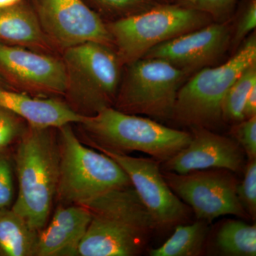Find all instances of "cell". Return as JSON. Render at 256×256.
I'll return each instance as SVG.
<instances>
[{"label": "cell", "instance_id": "obj_1", "mask_svg": "<svg viewBox=\"0 0 256 256\" xmlns=\"http://www.w3.org/2000/svg\"><path fill=\"white\" fill-rule=\"evenodd\" d=\"M90 214L79 256L140 255L156 224L132 185L111 190L84 204Z\"/></svg>", "mask_w": 256, "mask_h": 256}, {"label": "cell", "instance_id": "obj_2", "mask_svg": "<svg viewBox=\"0 0 256 256\" xmlns=\"http://www.w3.org/2000/svg\"><path fill=\"white\" fill-rule=\"evenodd\" d=\"M56 130L28 124L14 156L18 192L11 208L38 232L46 226L58 186L60 148Z\"/></svg>", "mask_w": 256, "mask_h": 256}, {"label": "cell", "instance_id": "obj_3", "mask_svg": "<svg viewBox=\"0 0 256 256\" xmlns=\"http://www.w3.org/2000/svg\"><path fill=\"white\" fill-rule=\"evenodd\" d=\"M86 144L98 151L127 154L140 152L160 162L169 160L188 146L192 134L166 127L156 120L104 108L85 116L78 124Z\"/></svg>", "mask_w": 256, "mask_h": 256}, {"label": "cell", "instance_id": "obj_4", "mask_svg": "<svg viewBox=\"0 0 256 256\" xmlns=\"http://www.w3.org/2000/svg\"><path fill=\"white\" fill-rule=\"evenodd\" d=\"M57 137L60 176L56 198L60 205H84L106 192L132 185L112 158L82 144L70 124L57 128Z\"/></svg>", "mask_w": 256, "mask_h": 256}, {"label": "cell", "instance_id": "obj_5", "mask_svg": "<svg viewBox=\"0 0 256 256\" xmlns=\"http://www.w3.org/2000/svg\"><path fill=\"white\" fill-rule=\"evenodd\" d=\"M66 74L65 102L82 116L114 106L121 80V64L110 46L88 42L63 52Z\"/></svg>", "mask_w": 256, "mask_h": 256}, {"label": "cell", "instance_id": "obj_6", "mask_svg": "<svg viewBox=\"0 0 256 256\" xmlns=\"http://www.w3.org/2000/svg\"><path fill=\"white\" fill-rule=\"evenodd\" d=\"M256 64V34L242 42L225 63L206 67L184 82L176 96L172 119L188 127L213 130L222 120V106L232 84L249 66Z\"/></svg>", "mask_w": 256, "mask_h": 256}, {"label": "cell", "instance_id": "obj_7", "mask_svg": "<svg viewBox=\"0 0 256 256\" xmlns=\"http://www.w3.org/2000/svg\"><path fill=\"white\" fill-rule=\"evenodd\" d=\"M206 13L178 5H161L107 25L122 65L142 58L152 48L212 23Z\"/></svg>", "mask_w": 256, "mask_h": 256}, {"label": "cell", "instance_id": "obj_8", "mask_svg": "<svg viewBox=\"0 0 256 256\" xmlns=\"http://www.w3.org/2000/svg\"><path fill=\"white\" fill-rule=\"evenodd\" d=\"M126 66L112 107L153 120L172 119L178 90L190 74L159 58L143 57Z\"/></svg>", "mask_w": 256, "mask_h": 256}, {"label": "cell", "instance_id": "obj_9", "mask_svg": "<svg viewBox=\"0 0 256 256\" xmlns=\"http://www.w3.org/2000/svg\"><path fill=\"white\" fill-rule=\"evenodd\" d=\"M162 172L168 186L192 208L197 220L210 223L226 215L248 218L239 201L238 183L232 172L212 169L186 174Z\"/></svg>", "mask_w": 256, "mask_h": 256}, {"label": "cell", "instance_id": "obj_10", "mask_svg": "<svg viewBox=\"0 0 256 256\" xmlns=\"http://www.w3.org/2000/svg\"><path fill=\"white\" fill-rule=\"evenodd\" d=\"M42 30L58 50L92 42L112 47L107 25L84 0H28Z\"/></svg>", "mask_w": 256, "mask_h": 256}, {"label": "cell", "instance_id": "obj_11", "mask_svg": "<svg viewBox=\"0 0 256 256\" xmlns=\"http://www.w3.org/2000/svg\"><path fill=\"white\" fill-rule=\"evenodd\" d=\"M120 166L130 180L156 229H168L188 222L191 210L168 186L160 161L152 158H134L127 154L100 150Z\"/></svg>", "mask_w": 256, "mask_h": 256}, {"label": "cell", "instance_id": "obj_12", "mask_svg": "<svg viewBox=\"0 0 256 256\" xmlns=\"http://www.w3.org/2000/svg\"><path fill=\"white\" fill-rule=\"evenodd\" d=\"M0 76L18 92L32 95L64 96L66 88L62 58L2 42Z\"/></svg>", "mask_w": 256, "mask_h": 256}, {"label": "cell", "instance_id": "obj_13", "mask_svg": "<svg viewBox=\"0 0 256 256\" xmlns=\"http://www.w3.org/2000/svg\"><path fill=\"white\" fill-rule=\"evenodd\" d=\"M232 36L228 23H210L154 47L144 57L164 60L190 74L218 62L230 46Z\"/></svg>", "mask_w": 256, "mask_h": 256}, {"label": "cell", "instance_id": "obj_14", "mask_svg": "<svg viewBox=\"0 0 256 256\" xmlns=\"http://www.w3.org/2000/svg\"><path fill=\"white\" fill-rule=\"evenodd\" d=\"M191 129L188 146L163 162L162 171L186 174L198 170L224 169L236 173L244 168L245 153L236 141L207 128Z\"/></svg>", "mask_w": 256, "mask_h": 256}, {"label": "cell", "instance_id": "obj_15", "mask_svg": "<svg viewBox=\"0 0 256 256\" xmlns=\"http://www.w3.org/2000/svg\"><path fill=\"white\" fill-rule=\"evenodd\" d=\"M90 222L84 205H60L48 226L38 232L34 256H75Z\"/></svg>", "mask_w": 256, "mask_h": 256}, {"label": "cell", "instance_id": "obj_16", "mask_svg": "<svg viewBox=\"0 0 256 256\" xmlns=\"http://www.w3.org/2000/svg\"><path fill=\"white\" fill-rule=\"evenodd\" d=\"M0 108L12 112L30 126L58 128L67 124H80V116L64 101L32 97L22 92L6 90L0 86Z\"/></svg>", "mask_w": 256, "mask_h": 256}, {"label": "cell", "instance_id": "obj_17", "mask_svg": "<svg viewBox=\"0 0 256 256\" xmlns=\"http://www.w3.org/2000/svg\"><path fill=\"white\" fill-rule=\"evenodd\" d=\"M0 42L48 54L58 50L42 30L28 0L0 9Z\"/></svg>", "mask_w": 256, "mask_h": 256}, {"label": "cell", "instance_id": "obj_18", "mask_svg": "<svg viewBox=\"0 0 256 256\" xmlns=\"http://www.w3.org/2000/svg\"><path fill=\"white\" fill-rule=\"evenodd\" d=\"M38 235L11 208L0 210V256H34Z\"/></svg>", "mask_w": 256, "mask_h": 256}, {"label": "cell", "instance_id": "obj_19", "mask_svg": "<svg viewBox=\"0 0 256 256\" xmlns=\"http://www.w3.org/2000/svg\"><path fill=\"white\" fill-rule=\"evenodd\" d=\"M174 232L161 246L150 250L151 256H196L202 254L207 236L208 223L198 220L178 224Z\"/></svg>", "mask_w": 256, "mask_h": 256}, {"label": "cell", "instance_id": "obj_20", "mask_svg": "<svg viewBox=\"0 0 256 256\" xmlns=\"http://www.w3.org/2000/svg\"><path fill=\"white\" fill-rule=\"evenodd\" d=\"M216 246L228 256H256V226L238 220L224 222L216 236Z\"/></svg>", "mask_w": 256, "mask_h": 256}, {"label": "cell", "instance_id": "obj_21", "mask_svg": "<svg viewBox=\"0 0 256 256\" xmlns=\"http://www.w3.org/2000/svg\"><path fill=\"white\" fill-rule=\"evenodd\" d=\"M256 86V64L246 69L224 96L222 106L223 122L236 124L244 120V108L250 90Z\"/></svg>", "mask_w": 256, "mask_h": 256}, {"label": "cell", "instance_id": "obj_22", "mask_svg": "<svg viewBox=\"0 0 256 256\" xmlns=\"http://www.w3.org/2000/svg\"><path fill=\"white\" fill-rule=\"evenodd\" d=\"M244 169V180L237 186V194L248 217L256 218V160H248Z\"/></svg>", "mask_w": 256, "mask_h": 256}, {"label": "cell", "instance_id": "obj_23", "mask_svg": "<svg viewBox=\"0 0 256 256\" xmlns=\"http://www.w3.org/2000/svg\"><path fill=\"white\" fill-rule=\"evenodd\" d=\"M22 120L16 114L0 108V152L6 151L15 140L21 137L26 128Z\"/></svg>", "mask_w": 256, "mask_h": 256}, {"label": "cell", "instance_id": "obj_24", "mask_svg": "<svg viewBox=\"0 0 256 256\" xmlns=\"http://www.w3.org/2000/svg\"><path fill=\"white\" fill-rule=\"evenodd\" d=\"M232 132L248 160H256V116L234 124Z\"/></svg>", "mask_w": 256, "mask_h": 256}, {"label": "cell", "instance_id": "obj_25", "mask_svg": "<svg viewBox=\"0 0 256 256\" xmlns=\"http://www.w3.org/2000/svg\"><path fill=\"white\" fill-rule=\"evenodd\" d=\"M14 192L11 161L6 151L0 152V210L11 208Z\"/></svg>", "mask_w": 256, "mask_h": 256}, {"label": "cell", "instance_id": "obj_26", "mask_svg": "<svg viewBox=\"0 0 256 256\" xmlns=\"http://www.w3.org/2000/svg\"><path fill=\"white\" fill-rule=\"evenodd\" d=\"M256 26V0H250L239 16L235 30L232 32L230 44L234 48L242 44Z\"/></svg>", "mask_w": 256, "mask_h": 256}, {"label": "cell", "instance_id": "obj_27", "mask_svg": "<svg viewBox=\"0 0 256 256\" xmlns=\"http://www.w3.org/2000/svg\"><path fill=\"white\" fill-rule=\"evenodd\" d=\"M102 10L129 16L152 8L151 0H92Z\"/></svg>", "mask_w": 256, "mask_h": 256}, {"label": "cell", "instance_id": "obj_28", "mask_svg": "<svg viewBox=\"0 0 256 256\" xmlns=\"http://www.w3.org/2000/svg\"><path fill=\"white\" fill-rule=\"evenodd\" d=\"M183 6L206 13L210 18H223L228 14L236 0H181Z\"/></svg>", "mask_w": 256, "mask_h": 256}, {"label": "cell", "instance_id": "obj_29", "mask_svg": "<svg viewBox=\"0 0 256 256\" xmlns=\"http://www.w3.org/2000/svg\"><path fill=\"white\" fill-rule=\"evenodd\" d=\"M256 116V86L249 92L244 108V120Z\"/></svg>", "mask_w": 256, "mask_h": 256}, {"label": "cell", "instance_id": "obj_30", "mask_svg": "<svg viewBox=\"0 0 256 256\" xmlns=\"http://www.w3.org/2000/svg\"><path fill=\"white\" fill-rule=\"evenodd\" d=\"M22 0H0V9L10 8L18 4Z\"/></svg>", "mask_w": 256, "mask_h": 256}, {"label": "cell", "instance_id": "obj_31", "mask_svg": "<svg viewBox=\"0 0 256 256\" xmlns=\"http://www.w3.org/2000/svg\"><path fill=\"white\" fill-rule=\"evenodd\" d=\"M2 80V78H1V77H0V82H1Z\"/></svg>", "mask_w": 256, "mask_h": 256}]
</instances>
